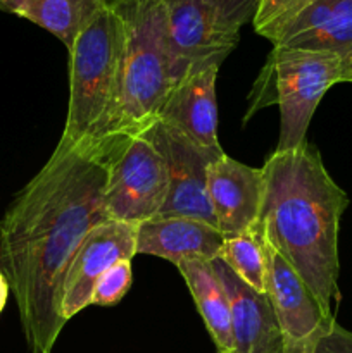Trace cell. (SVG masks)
I'll return each mask as SVG.
<instances>
[{
    "label": "cell",
    "instance_id": "22",
    "mask_svg": "<svg viewBox=\"0 0 352 353\" xmlns=\"http://www.w3.org/2000/svg\"><path fill=\"white\" fill-rule=\"evenodd\" d=\"M313 353H352V333L335 321L314 340Z\"/></svg>",
    "mask_w": 352,
    "mask_h": 353
},
{
    "label": "cell",
    "instance_id": "12",
    "mask_svg": "<svg viewBox=\"0 0 352 353\" xmlns=\"http://www.w3.org/2000/svg\"><path fill=\"white\" fill-rule=\"evenodd\" d=\"M221 65L188 72L169 92L155 119L169 124L213 159L224 155L217 138L216 81Z\"/></svg>",
    "mask_w": 352,
    "mask_h": 353
},
{
    "label": "cell",
    "instance_id": "8",
    "mask_svg": "<svg viewBox=\"0 0 352 353\" xmlns=\"http://www.w3.org/2000/svg\"><path fill=\"white\" fill-rule=\"evenodd\" d=\"M148 131L164 157L169 179L168 199L157 217H190L217 228L207 193V171L214 159L162 121L155 119Z\"/></svg>",
    "mask_w": 352,
    "mask_h": 353
},
{
    "label": "cell",
    "instance_id": "2",
    "mask_svg": "<svg viewBox=\"0 0 352 353\" xmlns=\"http://www.w3.org/2000/svg\"><path fill=\"white\" fill-rule=\"evenodd\" d=\"M257 231L292 264L333 314L338 299V230L349 196L328 174L320 152L306 143L273 152L262 165Z\"/></svg>",
    "mask_w": 352,
    "mask_h": 353
},
{
    "label": "cell",
    "instance_id": "9",
    "mask_svg": "<svg viewBox=\"0 0 352 353\" xmlns=\"http://www.w3.org/2000/svg\"><path fill=\"white\" fill-rule=\"evenodd\" d=\"M137 255V226L119 221H104L86 233L72 255L62 283L61 312L69 319L92 305L97 281L116 262Z\"/></svg>",
    "mask_w": 352,
    "mask_h": 353
},
{
    "label": "cell",
    "instance_id": "13",
    "mask_svg": "<svg viewBox=\"0 0 352 353\" xmlns=\"http://www.w3.org/2000/svg\"><path fill=\"white\" fill-rule=\"evenodd\" d=\"M273 47L352 55V0H313L273 41Z\"/></svg>",
    "mask_w": 352,
    "mask_h": 353
},
{
    "label": "cell",
    "instance_id": "7",
    "mask_svg": "<svg viewBox=\"0 0 352 353\" xmlns=\"http://www.w3.org/2000/svg\"><path fill=\"white\" fill-rule=\"evenodd\" d=\"M168 47L182 81L188 72L221 65L238 43L240 31L224 26L204 0H162Z\"/></svg>",
    "mask_w": 352,
    "mask_h": 353
},
{
    "label": "cell",
    "instance_id": "3",
    "mask_svg": "<svg viewBox=\"0 0 352 353\" xmlns=\"http://www.w3.org/2000/svg\"><path fill=\"white\" fill-rule=\"evenodd\" d=\"M68 52L69 105L59 143L86 145L119 134L124 24L117 10L104 6Z\"/></svg>",
    "mask_w": 352,
    "mask_h": 353
},
{
    "label": "cell",
    "instance_id": "18",
    "mask_svg": "<svg viewBox=\"0 0 352 353\" xmlns=\"http://www.w3.org/2000/svg\"><path fill=\"white\" fill-rule=\"evenodd\" d=\"M217 257L255 292L266 295V262L264 240L259 231L238 234L233 238H224Z\"/></svg>",
    "mask_w": 352,
    "mask_h": 353
},
{
    "label": "cell",
    "instance_id": "24",
    "mask_svg": "<svg viewBox=\"0 0 352 353\" xmlns=\"http://www.w3.org/2000/svg\"><path fill=\"white\" fill-rule=\"evenodd\" d=\"M9 293H10L9 283H7V278L3 276V272L0 271V314H2V310L6 309L7 299H9Z\"/></svg>",
    "mask_w": 352,
    "mask_h": 353
},
{
    "label": "cell",
    "instance_id": "23",
    "mask_svg": "<svg viewBox=\"0 0 352 353\" xmlns=\"http://www.w3.org/2000/svg\"><path fill=\"white\" fill-rule=\"evenodd\" d=\"M313 341H290L283 338L282 343L269 353H313Z\"/></svg>",
    "mask_w": 352,
    "mask_h": 353
},
{
    "label": "cell",
    "instance_id": "17",
    "mask_svg": "<svg viewBox=\"0 0 352 353\" xmlns=\"http://www.w3.org/2000/svg\"><path fill=\"white\" fill-rule=\"evenodd\" d=\"M102 7L100 0H0V10L43 28L68 50Z\"/></svg>",
    "mask_w": 352,
    "mask_h": 353
},
{
    "label": "cell",
    "instance_id": "15",
    "mask_svg": "<svg viewBox=\"0 0 352 353\" xmlns=\"http://www.w3.org/2000/svg\"><path fill=\"white\" fill-rule=\"evenodd\" d=\"M223 241L217 228L190 217H154L137 226V255H154L175 265L213 262Z\"/></svg>",
    "mask_w": 352,
    "mask_h": 353
},
{
    "label": "cell",
    "instance_id": "19",
    "mask_svg": "<svg viewBox=\"0 0 352 353\" xmlns=\"http://www.w3.org/2000/svg\"><path fill=\"white\" fill-rule=\"evenodd\" d=\"M313 0H259L257 10L252 19L255 33L275 41L280 31Z\"/></svg>",
    "mask_w": 352,
    "mask_h": 353
},
{
    "label": "cell",
    "instance_id": "5",
    "mask_svg": "<svg viewBox=\"0 0 352 353\" xmlns=\"http://www.w3.org/2000/svg\"><path fill=\"white\" fill-rule=\"evenodd\" d=\"M344 76V61L333 54L273 47L257 85L271 90L280 107L276 152L295 150L306 143L307 128L324 93ZM259 95V97H261Z\"/></svg>",
    "mask_w": 352,
    "mask_h": 353
},
{
    "label": "cell",
    "instance_id": "4",
    "mask_svg": "<svg viewBox=\"0 0 352 353\" xmlns=\"http://www.w3.org/2000/svg\"><path fill=\"white\" fill-rule=\"evenodd\" d=\"M124 24L123 105L117 133L135 134L150 126L179 81L168 47L162 0H126L110 6Z\"/></svg>",
    "mask_w": 352,
    "mask_h": 353
},
{
    "label": "cell",
    "instance_id": "10",
    "mask_svg": "<svg viewBox=\"0 0 352 353\" xmlns=\"http://www.w3.org/2000/svg\"><path fill=\"white\" fill-rule=\"evenodd\" d=\"M264 240V238H262ZM266 295L278 319L282 336L290 341H313L335 323L285 257L264 241Z\"/></svg>",
    "mask_w": 352,
    "mask_h": 353
},
{
    "label": "cell",
    "instance_id": "11",
    "mask_svg": "<svg viewBox=\"0 0 352 353\" xmlns=\"http://www.w3.org/2000/svg\"><path fill=\"white\" fill-rule=\"evenodd\" d=\"M207 193L223 238L257 230L262 199V169L221 155L209 164Z\"/></svg>",
    "mask_w": 352,
    "mask_h": 353
},
{
    "label": "cell",
    "instance_id": "6",
    "mask_svg": "<svg viewBox=\"0 0 352 353\" xmlns=\"http://www.w3.org/2000/svg\"><path fill=\"white\" fill-rule=\"evenodd\" d=\"M168 168L148 128L123 141L107 169L104 209L107 219L138 224L154 219L168 199Z\"/></svg>",
    "mask_w": 352,
    "mask_h": 353
},
{
    "label": "cell",
    "instance_id": "20",
    "mask_svg": "<svg viewBox=\"0 0 352 353\" xmlns=\"http://www.w3.org/2000/svg\"><path fill=\"white\" fill-rule=\"evenodd\" d=\"M133 279V271H131V261L116 262L107 272L100 276L97 281L95 290L92 295V305L99 307H113L117 302H121L124 295L128 293Z\"/></svg>",
    "mask_w": 352,
    "mask_h": 353
},
{
    "label": "cell",
    "instance_id": "1",
    "mask_svg": "<svg viewBox=\"0 0 352 353\" xmlns=\"http://www.w3.org/2000/svg\"><path fill=\"white\" fill-rule=\"evenodd\" d=\"M128 137L113 134L86 145L57 143L0 219V271L16 300L31 353H52L64 330L61 299L66 269L86 233L107 221V169Z\"/></svg>",
    "mask_w": 352,
    "mask_h": 353
},
{
    "label": "cell",
    "instance_id": "26",
    "mask_svg": "<svg viewBox=\"0 0 352 353\" xmlns=\"http://www.w3.org/2000/svg\"><path fill=\"white\" fill-rule=\"evenodd\" d=\"M100 2L104 3V6H116V3H121V2H126V0H100Z\"/></svg>",
    "mask_w": 352,
    "mask_h": 353
},
{
    "label": "cell",
    "instance_id": "14",
    "mask_svg": "<svg viewBox=\"0 0 352 353\" xmlns=\"http://www.w3.org/2000/svg\"><path fill=\"white\" fill-rule=\"evenodd\" d=\"M213 268L230 302L235 353H269L278 347L283 336L268 295L242 281L219 257L214 259Z\"/></svg>",
    "mask_w": 352,
    "mask_h": 353
},
{
    "label": "cell",
    "instance_id": "21",
    "mask_svg": "<svg viewBox=\"0 0 352 353\" xmlns=\"http://www.w3.org/2000/svg\"><path fill=\"white\" fill-rule=\"evenodd\" d=\"M216 12L221 23L233 31H240L242 26L254 19L259 0H204Z\"/></svg>",
    "mask_w": 352,
    "mask_h": 353
},
{
    "label": "cell",
    "instance_id": "25",
    "mask_svg": "<svg viewBox=\"0 0 352 353\" xmlns=\"http://www.w3.org/2000/svg\"><path fill=\"white\" fill-rule=\"evenodd\" d=\"M344 83H352V55L344 61V76H342Z\"/></svg>",
    "mask_w": 352,
    "mask_h": 353
},
{
    "label": "cell",
    "instance_id": "16",
    "mask_svg": "<svg viewBox=\"0 0 352 353\" xmlns=\"http://www.w3.org/2000/svg\"><path fill=\"white\" fill-rule=\"evenodd\" d=\"M185 279L197 310L206 324L217 353H235L230 302L213 262L186 261L176 265Z\"/></svg>",
    "mask_w": 352,
    "mask_h": 353
}]
</instances>
